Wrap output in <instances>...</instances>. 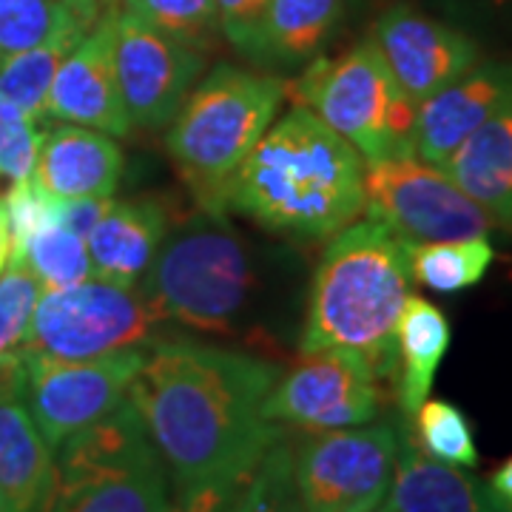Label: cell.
Returning <instances> with one entry per match:
<instances>
[{"instance_id": "obj_14", "label": "cell", "mask_w": 512, "mask_h": 512, "mask_svg": "<svg viewBox=\"0 0 512 512\" xmlns=\"http://www.w3.org/2000/svg\"><path fill=\"white\" fill-rule=\"evenodd\" d=\"M370 37L416 106L470 72L481 60V49L467 32L410 3H393L384 9L373 23Z\"/></svg>"}, {"instance_id": "obj_26", "label": "cell", "mask_w": 512, "mask_h": 512, "mask_svg": "<svg viewBox=\"0 0 512 512\" xmlns=\"http://www.w3.org/2000/svg\"><path fill=\"white\" fill-rule=\"evenodd\" d=\"M6 265H26L43 291L72 288L92 276V259L86 239L66 231L63 225H46L23 242L18 254L9 256Z\"/></svg>"}, {"instance_id": "obj_1", "label": "cell", "mask_w": 512, "mask_h": 512, "mask_svg": "<svg viewBox=\"0 0 512 512\" xmlns=\"http://www.w3.org/2000/svg\"><path fill=\"white\" fill-rule=\"evenodd\" d=\"M279 367L248 350L197 339H154L128 387L174 495L239 484L282 439L262 416Z\"/></svg>"}, {"instance_id": "obj_3", "label": "cell", "mask_w": 512, "mask_h": 512, "mask_svg": "<svg viewBox=\"0 0 512 512\" xmlns=\"http://www.w3.org/2000/svg\"><path fill=\"white\" fill-rule=\"evenodd\" d=\"M407 245L370 217L330 237L311 276L299 356L345 350L362 356L379 382H396V325L413 285Z\"/></svg>"}, {"instance_id": "obj_16", "label": "cell", "mask_w": 512, "mask_h": 512, "mask_svg": "<svg viewBox=\"0 0 512 512\" xmlns=\"http://www.w3.org/2000/svg\"><path fill=\"white\" fill-rule=\"evenodd\" d=\"M512 100V63L478 60L450 86L416 106L413 154L430 165H444L476 128Z\"/></svg>"}, {"instance_id": "obj_13", "label": "cell", "mask_w": 512, "mask_h": 512, "mask_svg": "<svg viewBox=\"0 0 512 512\" xmlns=\"http://www.w3.org/2000/svg\"><path fill=\"white\" fill-rule=\"evenodd\" d=\"M114 69L131 126L163 131L205 72V55L171 40L123 9L111 12Z\"/></svg>"}, {"instance_id": "obj_36", "label": "cell", "mask_w": 512, "mask_h": 512, "mask_svg": "<svg viewBox=\"0 0 512 512\" xmlns=\"http://www.w3.org/2000/svg\"><path fill=\"white\" fill-rule=\"evenodd\" d=\"M239 487H242V481L239 484H211V487H200L191 493L174 495L165 512H228Z\"/></svg>"}, {"instance_id": "obj_12", "label": "cell", "mask_w": 512, "mask_h": 512, "mask_svg": "<svg viewBox=\"0 0 512 512\" xmlns=\"http://www.w3.org/2000/svg\"><path fill=\"white\" fill-rule=\"evenodd\" d=\"M356 353L330 350L302 356L288 373H279L262 402V416L305 433L362 427L382 413V387Z\"/></svg>"}, {"instance_id": "obj_6", "label": "cell", "mask_w": 512, "mask_h": 512, "mask_svg": "<svg viewBox=\"0 0 512 512\" xmlns=\"http://www.w3.org/2000/svg\"><path fill=\"white\" fill-rule=\"evenodd\" d=\"M168 487L163 458L126 399L57 447L46 512H165Z\"/></svg>"}, {"instance_id": "obj_10", "label": "cell", "mask_w": 512, "mask_h": 512, "mask_svg": "<svg viewBox=\"0 0 512 512\" xmlns=\"http://www.w3.org/2000/svg\"><path fill=\"white\" fill-rule=\"evenodd\" d=\"M365 211L407 242L487 237L490 217L450 174L416 154L365 163Z\"/></svg>"}, {"instance_id": "obj_32", "label": "cell", "mask_w": 512, "mask_h": 512, "mask_svg": "<svg viewBox=\"0 0 512 512\" xmlns=\"http://www.w3.org/2000/svg\"><path fill=\"white\" fill-rule=\"evenodd\" d=\"M43 134L37 117L0 97V183L6 188L35 177Z\"/></svg>"}, {"instance_id": "obj_18", "label": "cell", "mask_w": 512, "mask_h": 512, "mask_svg": "<svg viewBox=\"0 0 512 512\" xmlns=\"http://www.w3.org/2000/svg\"><path fill=\"white\" fill-rule=\"evenodd\" d=\"M123 177V151L97 128L63 126L43 134L35 180L52 197H109Z\"/></svg>"}, {"instance_id": "obj_42", "label": "cell", "mask_w": 512, "mask_h": 512, "mask_svg": "<svg viewBox=\"0 0 512 512\" xmlns=\"http://www.w3.org/2000/svg\"><path fill=\"white\" fill-rule=\"evenodd\" d=\"M0 512H3V504H0Z\"/></svg>"}, {"instance_id": "obj_37", "label": "cell", "mask_w": 512, "mask_h": 512, "mask_svg": "<svg viewBox=\"0 0 512 512\" xmlns=\"http://www.w3.org/2000/svg\"><path fill=\"white\" fill-rule=\"evenodd\" d=\"M458 15L478 23H512V0H447Z\"/></svg>"}, {"instance_id": "obj_8", "label": "cell", "mask_w": 512, "mask_h": 512, "mask_svg": "<svg viewBox=\"0 0 512 512\" xmlns=\"http://www.w3.org/2000/svg\"><path fill=\"white\" fill-rule=\"evenodd\" d=\"M165 325L148 293L89 276L37 299L23 356L83 362L114 350L151 345Z\"/></svg>"}, {"instance_id": "obj_40", "label": "cell", "mask_w": 512, "mask_h": 512, "mask_svg": "<svg viewBox=\"0 0 512 512\" xmlns=\"http://www.w3.org/2000/svg\"><path fill=\"white\" fill-rule=\"evenodd\" d=\"M9 251H12V239H9V222H6V211H3V200H0V274L9 262Z\"/></svg>"}, {"instance_id": "obj_31", "label": "cell", "mask_w": 512, "mask_h": 512, "mask_svg": "<svg viewBox=\"0 0 512 512\" xmlns=\"http://www.w3.org/2000/svg\"><path fill=\"white\" fill-rule=\"evenodd\" d=\"M40 282L26 265H6L0 274V359L23 356L32 316L40 299Z\"/></svg>"}, {"instance_id": "obj_38", "label": "cell", "mask_w": 512, "mask_h": 512, "mask_svg": "<svg viewBox=\"0 0 512 512\" xmlns=\"http://www.w3.org/2000/svg\"><path fill=\"white\" fill-rule=\"evenodd\" d=\"M60 3H63L86 29H92L94 23H100V20L106 18V15H111L114 9H120V0H60Z\"/></svg>"}, {"instance_id": "obj_7", "label": "cell", "mask_w": 512, "mask_h": 512, "mask_svg": "<svg viewBox=\"0 0 512 512\" xmlns=\"http://www.w3.org/2000/svg\"><path fill=\"white\" fill-rule=\"evenodd\" d=\"M288 97L342 134L365 163L413 154L416 103L370 35L339 55L313 57L288 83Z\"/></svg>"}, {"instance_id": "obj_34", "label": "cell", "mask_w": 512, "mask_h": 512, "mask_svg": "<svg viewBox=\"0 0 512 512\" xmlns=\"http://www.w3.org/2000/svg\"><path fill=\"white\" fill-rule=\"evenodd\" d=\"M268 3L271 0H217L222 37L242 57H248L254 49L256 35H259L265 12H268Z\"/></svg>"}, {"instance_id": "obj_11", "label": "cell", "mask_w": 512, "mask_h": 512, "mask_svg": "<svg viewBox=\"0 0 512 512\" xmlns=\"http://www.w3.org/2000/svg\"><path fill=\"white\" fill-rule=\"evenodd\" d=\"M146 353V345H137L83 362L23 356V404L52 453L77 430L126 402L128 387L146 362Z\"/></svg>"}, {"instance_id": "obj_21", "label": "cell", "mask_w": 512, "mask_h": 512, "mask_svg": "<svg viewBox=\"0 0 512 512\" xmlns=\"http://www.w3.org/2000/svg\"><path fill=\"white\" fill-rule=\"evenodd\" d=\"M55 484V453L23 399H0V504L3 512H46Z\"/></svg>"}, {"instance_id": "obj_33", "label": "cell", "mask_w": 512, "mask_h": 512, "mask_svg": "<svg viewBox=\"0 0 512 512\" xmlns=\"http://www.w3.org/2000/svg\"><path fill=\"white\" fill-rule=\"evenodd\" d=\"M0 200H3V211H6V222H9V239H12L9 256L18 254L23 242L37 234L40 228L55 222V197L37 183L35 177L9 185Z\"/></svg>"}, {"instance_id": "obj_23", "label": "cell", "mask_w": 512, "mask_h": 512, "mask_svg": "<svg viewBox=\"0 0 512 512\" xmlns=\"http://www.w3.org/2000/svg\"><path fill=\"white\" fill-rule=\"evenodd\" d=\"M450 339L453 333L447 313L439 305L410 293L396 325V353H399L396 396L407 419L430 396L436 373L450 350Z\"/></svg>"}, {"instance_id": "obj_20", "label": "cell", "mask_w": 512, "mask_h": 512, "mask_svg": "<svg viewBox=\"0 0 512 512\" xmlns=\"http://www.w3.org/2000/svg\"><path fill=\"white\" fill-rule=\"evenodd\" d=\"M441 168L493 225L512 234V100L476 128Z\"/></svg>"}, {"instance_id": "obj_5", "label": "cell", "mask_w": 512, "mask_h": 512, "mask_svg": "<svg viewBox=\"0 0 512 512\" xmlns=\"http://www.w3.org/2000/svg\"><path fill=\"white\" fill-rule=\"evenodd\" d=\"M288 100V80L220 63L194 83L165 131V151L197 208L225 211L242 163Z\"/></svg>"}, {"instance_id": "obj_9", "label": "cell", "mask_w": 512, "mask_h": 512, "mask_svg": "<svg viewBox=\"0 0 512 512\" xmlns=\"http://www.w3.org/2000/svg\"><path fill=\"white\" fill-rule=\"evenodd\" d=\"M399 430L387 421L308 433L291 444L305 512H370L387 498Z\"/></svg>"}, {"instance_id": "obj_41", "label": "cell", "mask_w": 512, "mask_h": 512, "mask_svg": "<svg viewBox=\"0 0 512 512\" xmlns=\"http://www.w3.org/2000/svg\"><path fill=\"white\" fill-rule=\"evenodd\" d=\"M370 512H396V510H390V507H382V504H379L376 510H370Z\"/></svg>"}, {"instance_id": "obj_17", "label": "cell", "mask_w": 512, "mask_h": 512, "mask_svg": "<svg viewBox=\"0 0 512 512\" xmlns=\"http://www.w3.org/2000/svg\"><path fill=\"white\" fill-rule=\"evenodd\" d=\"M174 214L163 197L109 202L106 214L86 239L92 276L137 288L163 245Z\"/></svg>"}, {"instance_id": "obj_25", "label": "cell", "mask_w": 512, "mask_h": 512, "mask_svg": "<svg viewBox=\"0 0 512 512\" xmlns=\"http://www.w3.org/2000/svg\"><path fill=\"white\" fill-rule=\"evenodd\" d=\"M80 37L83 35L55 37L35 49L0 57V97L29 111L40 123L49 120L46 103H49V89H52L57 66L63 63V57L69 55V49Z\"/></svg>"}, {"instance_id": "obj_27", "label": "cell", "mask_w": 512, "mask_h": 512, "mask_svg": "<svg viewBox=\"0 0 512 512\" xmlns=\"http://www.w3.org/2000/svg\"><path fill=\"white\" fill-rule=\"evenodd\" d=\"M410 421H413V430L407 433L424 456L436 458L441 464L464 467V470L478 467L481 458H478L473 424L458 404L427 396L419 404V410L410 416Z\"/></svg>"}, {"instance_id": "obj_24", "label": "cell", "mask_w": 512, "mask_h": 512, "mask_svg": "<svg viewBox=\"0 0 512 512\" xmlns=\"http://www.w3.org/2000/svg\"><path fill=\"white\" fill-rule=\"evenodd\" d=\"M413 282L436 293H461L476 288L493 268L495 251L487 237L444 239V242H410Z\"/></svg>"}, {"instance_id": "obj_2", "label": "cell", "mask_w": 512, "mask_h": 512, "mask_svg": "<svg viewBox=\"0 0 512 512\" xmlns=\"http://www.w3.org/2000/svg\"><path fill=\"white\" fill-rule=\"evenodd\" d=\"M225 211L293 242H325L365 211V160L311 109L276 117L231 180Z\"/></svg>"}, {"instance_id": "obj_29", "label": "cell", "mask_w": 512, "mask_h": 512, "mask_svg": "<svg viewBox=\"0 0 512 512\" xmlns=\"http://www.w3.org/2000/svg\"><path fill=\"white\" fill-rule=\"evenodd\" d=\"M86 32L89 29L60 0H0V57Z\"/></svg>"}, {"instance_id": "obj_28", "label": "cell", "mask_w": 512, "mask_h": 512, "mask_svg": "<svg viewBox=\"0 0 512 512\" xmlns=\"http://www.w3.org/2000/svg\"><path fill=\"white\" fill-rule=\"evenodd\" d=\"M120 9L200 55L222 37L217 0H120Z\"/></svg>"}, {"instance_id": "obj_19", "label": "cell", "mask_w": 512, "mask_h": 512, "mask_svg": "<svg viewBox=\"0 0 512 512\" xmlns=\"http://www.w3.org/2000/svg\"><path fill=\"white\" fill-rule=\"evenodd\" d=\"M387 507L396 512H504L490 484L464 467L424 456L407 427H399L396 467L387 490Z\"/></svg>"}, {"instance_id": "obj_22", "label": "cell", "mask_w": 512, "mask_h": 512, "mask_svg": "<svg viewBox=\"0 0 512 512\" xmlns=\"http://www.w3.org/2000/svg\"><path fill=\"white\" fill-rule=\"evenodd\" d=\"M348 0H271L248 60L262 69H305L325 52Z\"/></svg>"}, {"instance_id": "obj_15", "label": "cell", "mask_w": 512, "mask_h": 512, "mask_svg": "<svg viewBox=\"0 0 512 512\" xmlns=\"http://www.w3.org/2000/svg\"><path fill=\"white\" fill-rule=\"evenodd\" d=\"M46 114L49 120L55 117L74 126L97 128L111 137L131 134L134 126H131L117 69H114L111 15L94 23L57 66Z\"/></svg>"}, {"instance_id": "obj_35", "label": "cell", "mask_w": 512, "mask_h": 512, "mask_svg": "<svg viewBox=\"0 0 512 512\" xmlns=\"http://www.w3.org/2000/svg\"><path fill=\"white\" fill-rule=\"evenodd\" d=\"M109 202V197H55V222L77 237L89 239L94 225L106 214Z\"/></svg>"}, {"instance_id": "obj_4", "label": "cell", "mask_w": 512, "mask_h": 512, "mask_svg": "<svg viewBox=\"0 0 512 512\" xmlns=\"http://www.w3.org/2000/svg\"><path fill=\"white\" fill-rule=\"evenodd\" d=\"M140 288L165 322L237 336L256 328L265 274L256 248L228 222V214L197 208L171 222Z\"/></svg>"}, {"instance_id": "obj_39", "label": "cell", "mask_w": 512, "mask_h": 512, "mask_svg": "<svg viewBox=\"0 0 512 512\" xmlns=\"http://www.w3.org/2000/svg\"><path fill=\"white\" fill-rule=\"evenodd\" d=\"M487 484H490V490H493L495 501L501 504V510L512 512V456L495 470Z\"/></svg>"}, {"instance_id": "obj_30", "label": "cell", "mask_w": 512, "mask_h": 512, "mask_svg": "<svg viewBox=\"0 0 512 512\" xmlns=\"http://www.w3.org/2000/svg\"><path fill=\"white\" fill-rule=\"evenodd\" d=\"M228 512H305L293 478V453L285 439H276L242 481Z\"/></svg>"}]
</instances>
